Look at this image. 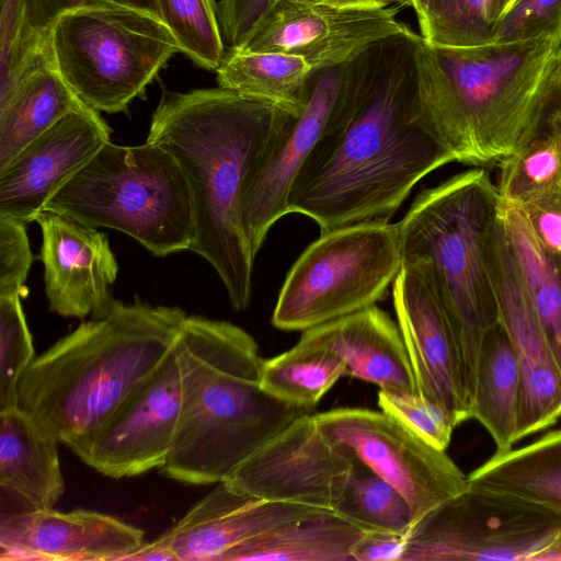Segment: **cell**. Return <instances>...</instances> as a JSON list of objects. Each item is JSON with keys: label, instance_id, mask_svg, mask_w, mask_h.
<instances>
[{"label": "cell", "instance_id": "cell-1", "mask_svg": "<svg viewBox=\"0 0 561 561\" xmlns=\"http://www.w3.org/2000/svg\"><path fill=\"white\" fill-rule=\"evenodd\" d=\"M416 36L381 41L346 65L337 107L287 199L288 214L321 233L389 221L420 180L454 162L421 111Z\"/></svg>", "mask_w": 561, "mask_h": 561}, {"label": "cell", "instance_id": "cell-2", "mask_svg": "<svg viewBox=\"0 0 561 561\" xmlns=\"http://www.w3.org/2000/svg\"><path fill=\"white\" fill-rule=\"evenodd\" d=\"M290 114L224 88L162 99L146 141L160 145L187 181L195 230L188 251L221 279L231 307L248 308L255 256L241 218L245 179Z\"/></svg>", "mask_w": 561, "mask_h": 561}, {"label": "cell", "instance_id": "cell-3", "mask_svg": "<svg viewBox=\"0 0 561 561\" xmlns=\"http://www.w3.org/2000/svg\"><path fill=\"white\" fill-rule=\"evenodd\" d=\"M422 114L454 162L499 167L540 131L561 39L438 47L416 36Z\"/></svg>", "mask_w": 561, "mask_h": 561}, {"label": "cell", "instance_id": "cell-4", "mask_svg": "<svg viewBox=\"0 0 561 561\" xmlns=\"http://www.w3.org/2000/svg\"><path fill=\"white\" fill-rule=\"evenodd\" d=\"M180 420L161 472L185 484L224 481L248 456L313 410L285 403L260 385L264 358L240 327L186 316L175 340Z\"/></svg>", "mask_w": 561, "mask_h": 561}, {"label": "cell", "instance_id": "cell-5", "mask_svg": "<svg viewBox=\"0 0 561 561\" xmlns=\"http://www.w3.org/2000/svg\"><path fill=\"white\" fill-rule=\"evenodd\" d=\"M186 316L176 306L115 300L35 356L19 383V408L73 451L158 365Z\"/></svg>", "mask_w": 561, "mask_h": 561}, {"label": "cell", "instance_id": "cell-6", "mask_svg": "<svg viewBox=\"0 0 561 561\" xmlns=\"http://www.w3.org/2000/svg\"><path fill=\"white\" fill-rule=\"evenodd\" d=\"M496 183L472 168L422 191L398 222L402 265L430 278L450 321L472 409L481 347L499 313L488 266Z\"/></svg>", "mask_w": 561, "mask_h": 561}, {"label": "cell", "instance_id": "cell-7", "mask_svg": "<svg viewBox=\"0 0 561 561\" xmlns=\"http://www.w3.org/2000/svg\"><path fill=\"white\" fill-rule=\"evenodd\" d=\"M44 210L123 232L161 257L190 250L194 238L185 175L168 150L149 141L106 142L47 201Z\"/></svg>", "mask_w": 561, "mask_h": 561}, {"label": "cell", "instance_id": "cell-8", "mask_svg": "<svg viewBox=\"0 0 561 561\" xmlns=\"http://www.w3.org/2000/svg\"><path fill=\"white\" fill-rule=\"evenodd\" d=\"M50 51L55 68L82 103L114 114L145 94L180 47L153 15L98 2L76 7L58 19Z\"/></svg>", "mask_w": 561, "mask_h": 561}, {"label": "cell", "instance_id": "cell-9", "mask_svg": "<svg viewBox=\"0 0 561 561\" xmlns=\"http://www.w3.org/2000/svg\"><path fill=\"white\" fill-rule=\"evenodd\" d=\"M401 267L398 224L366 221L323 232L288 272L272 323L304 332L373 307Z\"/></svg>", "mask_w": 561, "mask_h": 561}, {"label": "cell", "instance_id": "cell-10", "mask_svg": "<svg viewBox=\"0 0 561 561\" xmlns=\"http://www.w3.org/2000/svg\"><path fill=\"white\" fill-rule=\"evenodd\" d=\"M560 534V508L468 482L411 527L402 561H535Z\"/></svg>", "mask_w": 561, "mask_h": 561}, {"label": "cell", "instance_id": "cell-11", "mask_svg": "<svg viewBox=\"0 0 561 561\" xmlns=\"http://www.w3.org/2000/svg\"><path fill=\"white\" fill-rule=\"evenodd\" d=\"M316 419L330 442L350 449L404 496L413 525L468 486V476L445 450L382 411L337 408Z\"/></svg>", "mask_w": 561, "mask_h": 561}, {"label": "cell", "instance_id": "cell-12", "mask_svg": "<svg viewBox=\"0 0 561 561\" xmlns=\"http://www.w3.org/2000/svg\"><path fill=\"white\" fill-rule=\"evenodd\" d=\"M356 460L305 413L241 461L224 480L251 497L333 512Z\"/></svg>", "mask_w": 561, "mask_h": 561}, {"label": "cell", "instance_id": "cell-13", "mask_svg": "<svg viewBox=\"0 0 561 561\" xmlns=\"http://www.w3.org/2000/svg\"><path fill=\"white\" fill-rule=\"evenodd\" d=\"M181 398L174 342L114 413L73 453L100 473L115 479L161 468L173 446Z\"/></svg>", "mask_w": 561, "mask_h": 561}, {"label": "cell", "instance_id": "cell-14", "mask_svg": "<svg viewBox=\"0 0 561 561\" xmlns=\"http://www.w3.org/2000/svg\"><path fill=\"white\" fill-rule=\"evenodd\" d=\"M399 8L275 0L247 44L233 50L295 55L313 70L345 65L381 41L412 32L396 18Z\"/></svg>", "mask_w": 561, "mask_h": 561}, {"label": "cell", "instance_id": "cell-15", "mask_svg": "<svg viewBox=\"0 0 561 561\" xmlns=\"http://www.w3.org/2000/svg\"><path fill=\"white\" fill-rule=\"evenodd\" d=\"M488 266L499 321L519 369V442L561 420V371L525 288L499 215L489 238Z\"/></svg>", "mask_w": 561, "mask_h": 561}, {"label": "cell", "instance_id": "cell-16", "mask_svg": "<svg viewBox=\"0 0 561 561\" xmlns=\"http://www.w3.org/2000/svg\"><path fill=\"white\" fill-rule=\"evenodd\" d=\"M346 65L312 71L302 108L289 116L245 179L240 210L254 256L270 229L288 214L290 185L337 107Z\"/></svg>", "mask_w": 561, "mask_h": 561}, {"label": "cell", "instance_id": "cell-17", "mask_svg": "<svg viewBox=\"0 0 561 561\" xmlns=\"http://www.w3.org/2000/svg\"><path fill=\"white\" fill-rule=\"evenodd\" d=\"M393 306L420 397L438 407L455 426L471 419L456 336L427 275L402 265L392 284Z\"/></svg>", "mask_w": 561, "mask_h": 561}, {"label": "cell", "instance_id": "cell-18", "mask_svg": "<svg viewBox=\"0 0 561 561\" xmlns=\"http://www.w3.org/2000/svg\"><path fill=\"white\" fill-rule=\"evenodd\" d=\"M100 112L83 104L0 169V215L35 221L47 201L110 140Z\"/></svg>", "mask_w": 561, "mask_h": 561}, {"label": "cell", "instance_id": "cell-19", "mask_svg": "<svg viewBox=\"0 0 561 561\" xmlns=\"http://www.w3.org/2000/svg\"><path fill=\"white\" fill-rule=\"evenodd\" d=\"M35 221L42 231L39 260L49 310L81 320L106 313L115 302L110 288L118 273L107 236L47 210Z\"/></svg>", "mask_w": 561, "mask_h": 561}, {"label": "cell", "instance_id": "cell-20", "mask_svg": "<svg viewBox=\"0 0 561 561\" xmlns=\"http://www.w3.org/2000/svg\"><path fill=\"white\" fill-rule=\"evenodd\" d=\"M144 531L90 510H22L0 520V559L10 561H123Z\"/></svg>", "mask_w": 561, "mask_h": 561}, {"label": "cell", "instance_id": "cell-21", "mask_svg": "<svg viewBox=\"0 0 561 561\" xmlns=\"http://www.w3.org/2000/svg\"><path fill=\"white\" fill-rule=\"evenodd\" d=\"M322 513L330 512L257 500L220 481L165 534L178 561H221L225 553L251 539Z\"/></svg>", "mask_w": 561, "mask_h": 561}, {"label": "cell", "instance_id": "cell-22", "mask_svg": "<svg viewBox=\"0 0 561 561\" xmlns=\"http://www.w3.org/2000/svg\"><path fill=\"white\" fill-rule=\"evenodd\" d=\"M299 340L337 354L353 378L390 393H417L398 323L376 306L308 329Z\"/></svg>", "mask_w": 561, "mask_h": 561}, {"label": "cell", "instance_id": "cell-23", "mask_svg": "<svg viewBox=\"0 0 561 561\" xmlns=\"http://www.w3.org/2000/svg\"><path fill=\"white\" fill-rule=\"evenodd\" d=\"M58 440L19 407L0 412V485L30 508H54L65 491Z\"/></svg>", "mask_w": 561, "mask_h": 561}, {"label": "cell", "instance_id": "cell-24", "mask_svg": "<svg viewBox=\"0 0 561 561\" xmlns=\"http://www.w3.org/2000/svg\"><path fill=\"white\" fill-rule=\"evenodd\" d=\"M53 60L30 68L0 101V169L64 116L83 105Z\"/></svg>", "mask_w": 561, "mask_h": 561}, {"label": "cell", "instance_id": "cell-25", "mask_svg": "<svg viewBox=\"0 0 561 561\" xmlns=\"http://www.w3.org/2000/svg\"><path fill=\"white\" fill-rule=\"evenodd\" d=\"M497 215L547 343L561 371V260L540 242L523 208L499 199Z\"/></svg>", "mask_w": 561, "mask_h": 561}, {"label": "cell", "instance_id": "cell-26", "mask_svg": "<svg viewBox=\"0 0 561 561\" xmlns=\"http://www.w3.org/2000/svg\"><path fill=\"white\" fill-rule=\"evenodd\" d=\"M363 530L333 512L298 519L228 551L221 561H353Z\"/></svg>", "mask_w": 561, "mask_h": 561}, {"label": "cell", "instance_id": "cell-27", "mask_svg": "<svg viewBox=\"0 0 561 561\" xmlns=\"http://www.w3.org/2000/svg\"><path fill=\"white\" fill-rule=\"evenodd\" d=\"M520 397L518 365L500 321L486 334L479 357L471 419L491 435L495 451L517 443Z\"/></svg>", "mask_w": 561, "mask_h": 561}, {"label": "cell", "instance_id": "cell-28", "mask_svg": "<svg viewBox=\"0 0 561 561\" xmlns=\"http://www.w3.org/2000/svg\"><path fill=\"white\" fill-rule=\"evenodd\" d=\"M312 67L301 57L229 49L217 68L218 87L270 103L290 115L302 108Z\"/></svg>", "mask_w": 561, "mask_h": 561}, {"label": "cell", "instance_id": "cell-29", "mask_svg": "<svg viewBox=\"0 0 561 561\" xmlns=\"http://www.w3.org/2000/svg\"><path fill=\"white\" fill-rule=\"evenodd\" d=\"M101 0H1L0 101L34 65L51 59L50 35L58 19ZM108 3V2H107Z\"/></svg>", "mask_w": 561, "mask_h": 561}, {"label": "cell", "instance_id": "cell-30", "mask_svg": "<svg viewBox=\"0 0 561 561\" xmlns=\"http://www.w3.org/2000/svg\"><path fill=\"white\" fill-rule=\"evenodd\" d=\"M468 482L528 496L561 510V428L519 448L495 451Z\"/></svg>", "mask_w": 561, "mask_h": 561}, {"label": "cell", "instance_id": "cell-31", "mask_svg": "<svg viewBox=\"0 0 561 561\" xmlns=\"http://www.w3.org/2000/svg\"><path fill=\"white\" fill-rule=\"evenodd\" d=\"M343 375L347 366L337 354L299 340L293 348L264 359L260 385L285 403L313 410Z\"/></svg>", "mask_w": 561, "mask_h": 561}, {"label": "cell", "instance_id": "cell-32", "mask_svg": "<svg viewBox=\"0 0 561 561\" xmlns=\"http://www.w3.org/2000/svg\"><path fill=\"white\" fill-rule=\"evenodd\" d=\"M333 513L363 531L408 535L412 512L404 496L356 458Z\"/></svg>", "mask_w": 561, "mask_h": 561}, {"label": "cell", "instance_id": "cell-33", "mask_svg": "<svg viewBox=\"0 0 561 561\" xmlns=\"http://www.w3.org/2000/svg\"><path fill=\"white\" fill-rule=\"evenodd\" d=\"M502 203L522 208L561 191V137L539 134L499 167Z\"/></svg>", "mask_w": 561, "mask_h": 561}, {"label": "cell", "instance_id": "cell-34", "mask_svg": "<svg viewBox=\"0 0 561 561\" xmlns=\"http://www.w3.org/2000/svg\"><path fill=\"white\" fill-rule=\"evenodd\" d=\"M161 21L178 42L180 53L197 66L216 71L225 56L214 0H157Z\"/></svg>", "mask_w": 561, "mask_h": 561}, {"label": "cell", "instance_id": "cell-35", "mask_svg": "<svg viewBox=\"0 0 561 561\" xmlns=\"http://www.w3.org/2000/svg\"><path fill=\"white\" fill-rule=\"evenodd\" d=\"M493 0H430L419 22L431 46L470 47L491 42Z\"/></svg>", "mask_w": 561, "mask_h": 561}, {"label": "cell", "instance_id": "cell-36", "mask_svg": "<svg viewBox=\"0 0 561 561\" xmlns=\"http://www.w3.org/2000/svg\"><path fill=\"white\" fill-rule=\"evenodd\" d=\"M34 358L21 296L0 297V412L19 407V383Z\"/></svg>", "mask_w": 561, "mask_h": 561}, {"label": "cell", "instance_id": "cell-37", "mask_svg": "<svg viewBox=\"0 0 561 561\" xmlns=\"http://www.w3.org/2000/svg\"><path fill=\"white\" fill-rule=\"evenodd\" d=\"M378 407L430 445L442 450L448 447L455 424L443 410L419 393L397 394L379 390Z\"/></svg>", "mask_w": 561, "mask_h": 561}, {"label": "cell", "instance_id": "cell-38", "mask_svg": "<svg viewBox=\"0 0 561 561\" xmlns=\"http://www.w3.org/2000/svg\"><path fill=\"white\" fill-rule=\"evenodd\" d=\"M542 36L561 39V0H517L494 24L491 42L511 43Z\"/></svg>", "mask_w": 561, "mask_h": 561}, {"label": "cell", "instance_id": "cell-39", "mask_svg": "<svg viewBox=\"0 0 561 561\" xmlns=\"http://www.w3.org/2000/svg\"><path fill=\"white\" fill-rule=\"evenodd\" d=\"M33 260L26 224L0 215V297L27 296L25 283Z\"/></svg>", "mask_w": 561, "mask_h": 561}, {"label": "cell", "instance_id": "cell-40", "mask_svg": "<svg viewBox=\"0 0 561 561\" xmlns=\"http://www.w3.org/2000/svg\"><path fill=\"white\" fill-rule=\"evenodd\" d=\"M275 0H220L217 16L224 45L241 49Z\"/></svg>", "mask_w": 561, "mask_h": 561}, {"label": "cell", "instance_id": "cell-41", "mask_svg": "<svg viewBox=\"0 0 561 561\" xmlns=\"http://www.w3.org/2000/svg\"><path fill=\"white\" fill-rule=\"evenodd\" d=\"M523 210L543 247L561 260V191Z\"/></svg>", "mask_w": 561, "mask_h": 561}, {"label": "cell", "instance_id": "cell-42", "mask_svg": "<svg viewBox=\"0 0 561 561\" xmlns=\"http://www.w3.org/2000/svg\"><path fill=\"white\" fill-rule=\"evenodd\" d=\"M407 537L386 531H364L352 550L353 561H402Z\"/></svg>", "mask_w": 561, "mask_h": 561}, {"label": "cell", "instance_id": "cell-43", "mask_svg": "<svg viewBox=\"0 0 561 561\" xmlns=\"http://www.w3.org/2000/svg\"><path fill=\"white\" fill-rule=\"evenodd\" d=\"M540 131L551 133L561 137V61L556 70L550 88Z\"/></svg>", "mask_w": 561, "mask_h": 561}, {"label": "cell", "instance_id": "cell-44", "mask_svg": "<svg viewBox=\"0 0 561 561\" xmlns=\"http://www.w3.org/2000/svg\"><path fill=\"white\" fill-rule=\"evenodd\" d=\"M150 560L178 561L165 533L150 542L144 541L136 550L126 556L123 561Z\"/></svg>", "mask_w": 561, "mask_h": 561}, {"label": "cell", "instance_id": "cell-45", "mask_svg": "<svg viewBox=\"0 0 561 561\" xmlns=\"http://www.w3.org/2000/svg\"><path fill=\"white\" fill-rule=\"evenodd\" d=\"M313 3H323L344 8L381 9L401 5V0H299Z\"/></svg>", "mask_w": 561, "mask_h": 561}, {"label": "cell", "instance_id": "cell-46", "mask_svg": "<svg viewBox=\"0 0 561 561\" xmlns=\"http://www.w3.org/2000/svg\"><path fill=\"white\" fill-rule=\"evenodd\" d=\"M101 1L117 4V5L134 8V9L140 10V11L147 12L161 21L160 11H159L157 0H101Z\"/></svg>", "mask_w": 561, "mask_h": 561}, {"label": "cell", "instance_id": "cell-47", "mask_svg": "<svg viewBox=\"0 0 561 561\" xmlns=\"http://www.w3.org/2000/svg\"><path fill=\"white\" fill-rule=\"evenodd\" d=\"M517 0H493L492 20L494 24L500 21L514 5Z\"/></svg>", "mask_w": 561, "mask_h": 561}, {"label": "cell", "instance_id": "cell-48", "mask_svg": "<svg viewBox=\"0 0 561 561\" xmlns=\"http://www.w3.org/2000/svg\"><path fill=\"white\" fill-rule=\"evenodd\" d=\"M535 561H561V534L545 552L535 559Z\"/></svg>", "mask_w": 561, "mask_h": 561}, {"label": "cell", "instance_id": "cell-49", "mask_svg": "<svg viewBox=\"0 0 561 561\" xmlns=\"http://www.w3.org/2000/svg\"><path fill=\"white\" fill-rule=\"evenodd\" d=\"M430 0H401L402 7H411L419 19V22L423 19Z\"/></svg>", "mask_w": 561, "mask_h": 561}]
</instances>
